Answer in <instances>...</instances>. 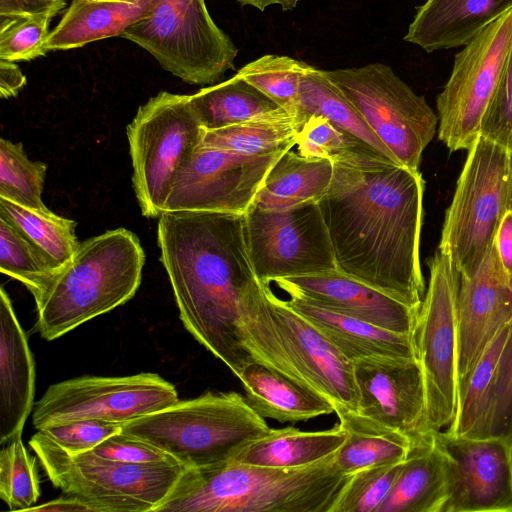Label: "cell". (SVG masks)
I'll list each match as a JSON object with an SVG mask.
<instances>
[{"instance_id":"obj_28","label":"cell","mask_w":512,"mask_h":512,"mask_svg":"<svg viewBox=\"0 0 512 512\" xmlns=\"http://www.w3.org/2000/svg\"><path fill=\"white\" fill-rule=\"evenodd\" d=\"M333 161L310 158L286 151L269 170L253 206L283 210L308 202H319L333 177Z\"/></svg>"},{"instance_id":"obj_40","label":"cell","mask_w":512,"mask_h":512,"mask_svg":"<svg viewBox=\"0 0 512 512\" xmlns=\"http://www.w3.org/2000/svg\"><path fill=\"white\" fill-rule=\"evenodd\" d=\"M512 431V321L484 416L471 437L508 439Z\"/></svg>"},{"instance_id":"obj_8","label":"cell","mask_w":512,"mask_h":512,"mask_svg":"<svg viewBox=\"0 0 512 512\" xmlns=\"http://www.w3.org/2000/svg\"><path fill=\"white\" fill-rule=\"evenodd\" d=\"M204 129L190 95L162 91L127 126L134 192L142 215L159 217L176 177L200 145Z\"/></svg>"},{"instance_id":"obj_2","label":"cell","mask_w":512,"mask_h":512,"mask_svg":"<svg viewBox=\"0 0 512 512\" xmlns=\"http://www.w3.org/2000/svg\"><path fill=\"white\" fill-rule=\"evenodd\" d=\"M157 241L182 323L237 377L256 360L246 347L242 309L263 282L250 258L245 214L164 211Z\"/></svg>"},{"instance_id":"obj_38","label":"cell","mask_w":512,"mask_h":512,"mask_svg":"<svg viewBox=\"0 0 512 512\" xmlns=\"http://www.w3.org/2000/svg\"><path fill=\"white\" fill-rule=\"evenodd\" d=\"M39 496L35 460L25 448L22 437L1 446L0 498L10 510L27 511Z\"/></svg>"},{"instance_id":"obj_11","label":"cell","mask_w":512,"mask_h":512,"mask_svg":"<svg viewBox=\"0 0 512 512\" xmlns=\"http://www.w3.org/2000/svg\"><path fill=\"white\" fill-rule=\"evenodd\" d=\"M342 91L397 162L419 171L438 116L391 67L382 63L323 70Z\"/></svg>"},{"instance_id":"obj_39","label":"cell","mask_w":512,"mask_h":512,"mask_svg":"<svg viewBox=\"0 0 512 512\" xmlns=\"http://www.w3.org/2000/svg\"><path fill=\"white\" fill-rule=\"evenodd\" d=\"M403 462L374 466L351 474L331 512H378Z\"/></svg>"},{"instance_id":"obj_42","label":"cell","mask_w":512,"mask_h":512,"mask_svg":"<svg viewBox=\"0 0 512 512\" xmlns=\"http://www.w3.org/2000/svg\"><path fill=\"white\" fill-rule=\"evenodd\" d=\"M52 18L49 15L0 18V59L17 62L45 55Z\"/></svg>"},{"instance_id":"obj_46","label":"cell","mask_w":512,"mask_h":512,"mask_svg":"<svg viewBox=\"0 0 512 512\" xmlns=\"http://www.w3.org/2000/svg\"><path fill=\"white\" fill-rule=\"evenodd\" d=\"M67 0H0V18L37 15L54 17L66 6Z\"/></svg>"},{"instance_id":"obj_43","label":"cell","mask_w":512,"mask_h":512,"mask_svg":"<svg viewBox=\"0 0 512 512\" xmlns=\"http://www.w3.org/2000/svg\"><path fill=\"white\" fill-rule=\"evenodd\" d=\"M46 437L71 455L94 449L108 437L122 431V425L99 420H77L40 429Z\"/></svg>"},{"instance_id":"obj_18","label":"cell","mask_w":512,"mask_h":512,"mask_svg":"<svg viewBox=\"0 0 512 512\" xmlns=\"http://www.w3.org/2000/svg\"><path fill=\"white\" fill-rule=\"evenodd\" d=\"M353 363L357 413L407 436L413 445L433 437L426 426V396L417 359L369 356Z\"/></svg>"},{"instance_id":"obj_10","label":"cell","mask_w":512,"mask_h":512,"mask_svg":"<svg viewBox=\"0 0 512 512\" xmlns=\"http://www.w3.org/2000/svg\"><path fill=\"white\" fill-rule=\"evenodd\" d=\"M427 264L429 282L418 311L414 342L424 381L426 426L435 434L452 423L459 406L460 272L439 250Z\"/></svg>"},{"instance_id":"obj_49","label":"cell","mask_w":512,"mask_h":512,"mask_svg":"<svg viewBox=\"0 0 512 512\" xmlns=\"http://www.w3.org/2000/svg\"><path fill=\"white\" fill-rule=\"evenodd\" d=\"M27 511L42 512H95V509L85 501L66 495L64 497L52 500L42 505L33 506Z\"/></svg>"},{"instance_id":"obj_23","label":"cell","mask_w":512,"mask_h":512,"mask_svg":"<svg viewBox=\"0 0 512 512\" xmlns=\"http://www.w3.org/2000/svg\"><path fill=\"white\" fill-rule=\"evenodd\" d=\"M289 296L286 304L306 318L351 362L376 355L417 359L413 335L386 330L299 296Z\"/></svg>"},{"instance_id":"obj_37","label":"cell","mask_w":512,"mask_h":512,"mask_svg":"<svg viewBox=\"0 0 512 512\" xmlns=\"http://www.w3.org/2000/svg\"><path fill=\"white\" fill-rule=\"evenodd\" d=\"M305 64L288 56L268 54L246 64L237 75L281 108L296 115L300 80Z\"/></svg>"},{"instance_id":"obj_44","label":"cell","mask_w":512,"mask_h":512,"mask_svg":"<svg viewBox=\"0 0 512 512\" xmlns=\"http://www.w3.org/2000/svg\"><path fill=\"white\" fill-rule=\"evenodd\" d=\"M91 452L99 457L124 463L179 464L162 449L122 431L102 441Z\"/></svg>"},{"instance_id":"obj_27","label":"cell","mask_w":512,"mask_h":512,"mask_svg":"<svg viewBox=\"0 0 512 512\" xmlns=\"http://www.w3.org/2000/svg\"><path fill=\"white\" fill-rule=\"evenodd\" d=\"M346 437L347 433L339 422L333 428L321 431H302L292 426L270 429L233 460L262 467L302 468L335 454Z\"/></svg>"},{"instance_id":"obj_21","label":"cell","mask_w":512,"mask_h":512,"mask_svg":"<svg viewBox=\"0 0 512 512\" xmlns=\"http://www.w3.org/2000/svg\"><path fill=\"white\" fill-rule=\"evenodd\" d=\"M35 367L10 298L0 289V446L22 437L33 408Z\"/></svg>"},{"instance_id":"obj_14","label":"cell","mask_w":512,"mask_h":512,"mask_svg":"<svg viewBox=\"0 0 512 512\" xmlns=\"http://www.w3.org/2000/svg\"><path fill=\"white\" fill-rule=\"evenodd\" d=\"M245 222L250 258L263 283L338 271L318 202L283 210L252 205Z\"/></svg>"},{"instance_id":"obj_13","label":"cell","mask_w":512,"mask_h":512,"mask_svg":"<svg viewBox=\"0 0 512 512\" xmlns=\"http://www.w3.org/2000/svg\"><path fill=\"white\" fill-rule=\"evenodd\" d=\"M177 401L175 387L158 374L82 376L49 386L35 404L32 420L37 430L77 420L123 425Z\"/></svg>"},{"instance_id":"obj_24","label":"cell","mask_w":512,"mask_h":512,"mask_svg":"<svg viewBox=\"0 0 512 512\" xmlns=\"http://www.w3.org/2000/svg\"><path fill=\"white\" fill-rule=\"evenodd\" d=\"M238 378L248 404L263 418L296 423L335 412L323 395L259 360L247 363Z\"/></svg>"},{"instance_id":"obj_51","label":"cell","mask_w":512,"mask_h":512,"mask_svg":"<svg viewBox=\"0 0 512 512\" xmlns=\"http://www.w3.org/2000/svg\"><path fill=\"white\" fill-rule=\"evenodd\" d=\"M511 162H510V174L508 184V197H507V211H512V151H511Z\"/></svg>"},{"instance_id":"obj_19","label":"cell","mask_w":512,"mask_h":512,"mask_svg":"<svg viewBox=\"0 0 512 512\" xmlns=\"http://www.w3.org/2000/svg\"><path fill=\"white\" fill-rule=\"evenodd\" d=\"M511 320L512 290L494 241L478 270L469 277L460 275L459 392L491 340Z\"/></svg>"},{"instance_id":"obj_52","label":"cell","mask_w":512,"mask_h":512,"mask_svg":"<svg viewBox=\"0 0 512 512\" xmlns=\"http://www.w3.org/2000/svg\"><path fill=\"white\" fill-rule=\"evenodd\" d=\"M508 442H509L510 456H511V461H512V431L508 438Z\"/></svg>"},{"instance_id":"obj_47","label":"cell","mask_w":512,"mask_h":512,"mask_svg":"<svg viewBox=\"0 0 512 512\" xmlns=\"http://www.w3.org/2000/svg\"><path fill=\"white\" fill-rule=\"evenodd\" d=\"M26 84V77L15 62L0 59V96L10 98Z\"/></svg>"},{"instance_id":"obj_30","label":"cell","mask_w":512,"mask_h":512,"mask_svg":"<svg viewBox=\"0 0 512 512\" xmlns=\"http://www.w3.org/2000/svg\"><path fill=\"white\" fill-rule=\"evenodd\" d=\"M310 115L326 117L380 155L398 163L342 91L324 74V71L306 63L300 80L296 116L304 122Z\"/></svg>"},{"instance_id":"obj_16","label":"cell","mask_w":512,"mask_h":512,"mask_svg":"<svg viewBox=\"0 0 512 512\" xmlns=\"http://www.w3.org/2000/svg\"><path fill=\"white\" fill-rule=\"evenodd\" d=\"M265 298L274 337L295 378L331 401L335 413L357 411L353 363L306 318L278 298L265 283Z\"/></svg>"},{"instance_id":"obj_20","label":"cell","mask_w":512,"mask_h":512,"mask_svg":"<svg viewBox=\"0 0 512 512\" xmlns=\"http://www.w3.org/2000/svg\"><path fill=\"white\" fill-rule=\"evenodd\" d=\"M272 282L288 295L299 296L386 330L414 336L419 309L339 271L277 278Z\"/></svg>"},{"instance_id":"obj_26","label":"cell","mask_w":512,"mask_h":512,"mask_svg":"<svg viewBox=\"0 0 512 512\" xmlns=\"http://www.w3.org/2000/svg\"><path fill=\"white\" fill-rule=\"evenodd\" d=\"M154 0H72L56 27L50 31L45 49L69 50L101 39L122 36L140 21Z\"/></svg>"},{"instance_id":"obj_7","label":"cell","mask_w":512,"mask_h":512,"mask_svg":"<svg viewBox=\"0 0 512 512\" xmlns=\"http://www.w3.org/2000/svg\"><path fill=\"white\" fill-rule=\"evenodd\" d=\"M510 155L511 150L481 135L468 150L438 246L461 276L478 270L507 212Z\"/></svg>"},{"instance_id":"obj_4","label":"cell","mask_w":512,"mask_h":512,"mask_svg":"<svg viewBox=\"0 0 512 512\" xmlns=\"http://www.w3.org/2000/svg\"><path fill=\"white\" fill-rule=\"evenodd\" d=\"M144 263L138 237L125 228L80 242L72 258L33 295L40 336L57 339L130 300Z\"/></svg>"},{"instance_id":"obj_29","label":"cell","mask_w":512,"mask_h":512,"mask_svg":"<svg viewBox=\"0 0 512 512\" xmlns=\"http://www.w3.org/2000/svg\"><path fill=\"white\" fill-rule=\"evenodd\" d=\"M347 433L335 454L338 469L346 475L362 469L403 462L413 446L404 434L379 425L356 411L336 412Z\"/></svg>"},{"instance_id":"obj_6","label":"cell","mask_w":512,"mask_h":512,"mask_svg":"<svg viewBox=\"0 0 512 512\" xmlns=\"http://www.w3.org/2000/svg\"><path fill=\"white\" fill-rule=\"evenodd\" d=\"M29 445L51 483L95 512H156L185 469L180 464L118 462L91 451L71 455L41 431Z\"/></svg>"},{"instance_id":"obj_48","label":"cell","mask_w":512,"mask_h":512,"mask_svg":"<svg viewBox=\"0 0 512 512\" xmlns=\"http://www.w3.org/2000/svg\"><path fill=\"white\" fill-rule=\"evenodd\" d=\"M496 246L501 262L508 275L512 274V211L503 216L497 234Z\"/></svg>"},{"instance_id":"obj_50","label":"cell","mask_w":512,"mask_h":512,"mask_svg":"<svg viewBox=\"0 0 512 512\" xmlns=\"http://www.w3.org/2000/svg\"><path fill=\"white\" fill-rule=\"evenodd\" d=\"M298 0H238L242 6H253L260 11L272 5H280L284 11L292 10L296 7Z\"/></svg>"},{"instance_id":"obj_34","label":"cell","mask_w":512,"mask_h":512,"mask_svg":"<svg viewBox=\"0 0 512 512\" xmlns=\"http://www.w3.org/2000/svg\"><path fill=\"white\" fill-rule=\"evenodd\" d=\"M511 321L504 325L491 340L461 387L457 414L452 423L444 429L447 434L471 437L481 422Z\"/></svg>"},{"instance_id":"obj_15","label":"cell","mask_w":512,"mask_h":512,"mask_svg":"<svg viewBox=\"0 0 512 512\" xmlns=\"http://www.w3.org/2000/svg\"><path fill=\"white\" fill-rule=\"evenodd\" d=\"M285 152L247 155L198 146L176 177L163 212L246 214L269 170Z\"/></svg>"},{"instance_id":"obj_25","label":"cell","mask_w":512,"mask_h":512,"mask_svg":"<svg viewBox=\"0 0 512 512\" xmlns=\"http://www.w3.org/2000/svg\"><path fill=\"white\" fill-rule=\"evenodd\" d=\"M435 434L412 446L378 512H442L449 494V474Z\"/></svg>"},{"instance_id":"obj_32","label":"cell","mask_w":512,"mask_h":512,"mask_svg":"<svg viewBox=\"0 0 512 512\" xmlns=\"http://www.w3.org/2000/svg\"><path fill=\"white\" fill-rule=\"evenodd\" d=\"M303 121L286 110L232 126L205 130L199 146L247 155L288 151L296 145Z\"/></svg>"},{"instance_id":"obj_53","label":"cell","mask_w":512,"mask_h":512,"mask_svg":"<svg viewBox=\"0 0 512 512\" xmlns=\"http://www.w3.org/2000/svg\"><path fill=\"white\" fill-rule=\"evenodd\" d=\"M508 284L510 289L512 290V274L508 275Z\"/></svg>"},{"instance_id":"obj_5","label":"cell","mask_w":512,"mask_h":512,"mask_svg":"<svg viewBox=\"0 0 512 512\" xmlns=\"http://www.w3.org/2000/svg\"><path fill=\"white\" fill-rule=\"evenodd\" d=\"M270 429L236 392H207L122 425V432L155 445L185 468L195 469L233 460Z\"/></svg>"},{"instance_id":"obj_9","label":"cell","mask_w":512,"mask_h":512,"mask_svg":"<svg viewBox=\"0 0 512 512\" xmlns=\"http://www.w3.org/2000/svg\"><path fill=\"white\" fill-rule=\"evenodd\" d=\"M122 37L147 50L189 84H214L234 67L237 48L212 20L204 0H154Z\"/></svg>"},{"instance_id":"obj_31","label":"cell","mask_w":512,"mask_h":512,"mask_svg":"<svg viewBox=\"0 0 512 512\" xmlns=\"http://www.w3.org/2000/svg\"><path fill=\"white\" fill-rule=\"evenodd\" d=\"M193 110L205 130H215L277 113L278 104L239 75L190 95Z\"/></svg>"},{"instance_id":"obj_36","label":"cell","mask_w":512,"mask_h":512,"mask_svg":"<svg viewBox=\"0 0 512 512\" xmlns=\"http://www.w3.org/2000/svg\"><path fill=\"white\" fill-rule=\"evenodd\" d=\"M47 166L31 161L22 143L0 140V197L19 205L48 211L42 201L43 184Z\"/></svg>"},{"instance_id":"obj_45","label":"cell","mask_w":512,"mask_h":512,"mask_svg":"<svg viewBox=\"0 0 512 512\" xmlns=\"http://www.w3.org/2000/svg\"><path fill=\"white\" fill-rule=\"evenodd\" d=\"M480 135L512 151V50L501 82L482 120Z\"/></svg>"},{"instance_id":"obj_22","label":"cell","mask_w":512,"mask_h":512,"mask_svg":"<svg viewBox=\"0 0 512 512\" xmlns=\"http://www.w3.org/2000/svg\"><path fill=\"white\" fill-rule=\"evenodd\" d=\"M512 7V0H426L404 37L428 53L466 45Z\"/></svg>"},{"instance_id":"obj_41","label":"cell","mask_w":512,"mask_h":512,"mask_svg":"<svg viewBox=\"0 0 512 512\" xmlns=\"http://www.w3.org/2000/svg\"><path fill=\"white\" fill-rule=\"evenodd\" d=\"M296 145L302 156L332 161L354 152H376L321 115H310L304 120L296 135Z\"/></svg>"},{"instance_id":"obj_12","label":"cell","mask_w":512,"mask_h":512,"mask_svg":"<svg viewBox=\"0 0 512 512\" xmlns=\"http://www.w3.org/2000/svg\"><path fill=\"white\" fill-rule=\"evenodd\" d=\"M437 96L438 137L450 151L469 150L512 50V7L463 46Z\"/></svg>"},{"instance_id":"obj_1","label":"cell","mask_w":512,"mask_h":512,"mask_svg":"<svg viewBox=\"0 0 512 512\" xmlns=\"http://www.w3.org/2000/svg\"><path fill=\"white\" fill-rule=\"evenodd\" d=\"M319 200L339 272L420 308L426 288L420 264L425 181L373 151L333 161Z\"/></svg>"},{"instance_id":"obj_33","label":"cell","mask_w":512,"mask_h":512,"mask_svg":"<svg viewBox=\"0 0 512 512\" xmlns=\"http://www.w3.org/2000/svg\"><path fill=\"white\" fill-rule=\"evenodd\" d=\"M0 216L26 235L60 269L76 252L77 223L52 211H39L0 197Z\"/></svg>"},{"instance_id":"obj_35","label":"cell","mask_w":512,"mask_h":512,"mask_svg":"<svg viewBox=\"0 0 512 512\" xmlns=\"http://www.w3.org/2000/svg\"><path fill=\"white\" fill-rule=\"evenodd\" d=\"M0 270L34 295L59 269L26 235L0 216Z\"/></svg>"},{"instance_id":"obj_3","label":"cell","mask_w":512,"mask_h":512,"mask_svg":"<svg viewBox=\"0 0 512 512\" xmlns=\"http://www.w3.org/2000/svg\"><path fill=\"white\" fill-rule=\"evenodd\" d=\"M335 454L292 469L234 460L185 468L156 512H331L351 475L338 469Z\"/></svg>"},{"instance_id":"obj_17","label":"cell","mask_w":512,"mask_h":512,"mask_svg":"<svg viewBox=\"0 0 512 512\" xmlns=\"http://www.w3.org/2000/svg\"><path fill=\"white\" fill-rule=\"evenodd\" d=\"M448 464L449 494L442 512H512L508 439L435 434Z\"/></svg>"},{"instance_id":"obj_54","label":"cell","mask_w":512,"mask_h":512,"mask_svg":"<svg viewBox=\"0 0 512 512\" xmlns=\"http://www.w3.org/2000/svg\"><path fill=\"white\" fill-rule=\"evenodd\" d=\"M104 1H138V0H104Z\"/></svg>"}]
</instances>
